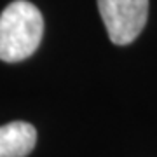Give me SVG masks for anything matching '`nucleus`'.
Wrapping results in <instances>:
<instances>
[{
  "instance_id": "obj_3",
  "label": "nucleus",
  "mask_w": 157,
  "mask_h": 157,
  "mask_svg": "<svg viewBox=\"0 0 157 157\" xmlns=\"http://www.w3.org/2000/svg\"><path fill=\"white\" fill-rule=\"evenodd\" d=\"M35 143L37 129L32 124L14 121L0 126V157H26Z\"/></svg>"
},
{
  "instance_id": "obj_1",
  "label": "nucleus",
  "mask_w": 157,
  "mask_h": 157,
  "mask_svg": "<svg viewBox=\"0 0 157 157\" xmlns=\"http://www.w3.org/2000/svg\"><path fill=\"white\" fill-rule=\"evenodd\" d=\"M44 33V17L28 0H14L0 14V59L17 63L32 56Z\"/></svg>"
},
{
  "instance_id": "obj_2",
  "label": "nucleus",
  "mask_w": 157,
  "mask_h": 157,
  "mask_svg": "<svg viewBox=\"0 0 157 157\" xmlns=\"http://www.w3.org/2000/svg\"><path fill=\"white\" fill-rule=\"evenodd\" d=\"M108 39L117 45L131 44L145 28L148 0H98Z\"/></svg>"
}]
</instances>
